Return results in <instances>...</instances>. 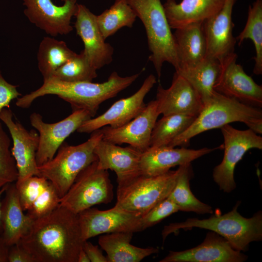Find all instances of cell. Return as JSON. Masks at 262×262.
Returning <instances> with one entry per match:
<instances>
[{
  "instance_id": "cell-22",
  "label": "cell",
  "mask_w": 262,
  "mask_h": 262,
  "mask_svg": "<svg viewBox=\"0 0 262 262\" xmlns=\"http://www.w3.org/2000/svg\"><path fill=\"white\" fill-rule=\"evenodd\" d=\"M218 147H204L199 149L168 146L149 147L142 152L140 160L141 174L156 176L165 174L173 167L191 163Z\"/></svg>"
},
{
  "instance_id": "cell-25",
  "label": "cell",
  "mask_w": 262,
  "mask_h": 262,
  "mask_svg": "<svg viewBox=\"0 0 262 262\" xmlns=\"http://www.w3.org/2000/svg\"><path fill=\"white\" fill-rule=\"evenodd\" d=\"M173 35L179 61V69L194 66L205 58L207 44L203 22L176 29Z\"/></svg>"
},
{
  "instance_id": "cell-30",
  "label": "cell",
  "mask_w": 262,
  "mask_h": 262,
  "mask_svg": "<svg viewBox=\"0 0 262 262\" xmlns=\"http://www.w3.org/2000/svg\"><path fill=\"white\" fill-rule=\"evenodd\" d=\"M137 16L126 0H115L109 9L96 16L98 27L106 39L124 27H132Z\"/></svg>"
},
{
  "instance_id": "cell-23",
  "label": "cell",
  "mask_w": 262,
  "mask_h": 262,
  "mask_svg": "<svg viewBox=\"0 0 262 262\" xmlns=\"http://www.w3.org/2000/svg\"><path fill=\"white\" fill-rule=\"evenodd\" d=\"M225 0H166L164 11L171 29H177L186 25L203 22L222 7Z\"/></svg>"
},
{
  "instance_id": "cell-27",
  "label": "cell",
  "mask_w": 262,
  "mask_h": 262,
  "mask_svg": "<svg viewBox=\"0 0 262 262\" xmlns=\"http://www.w3.org/2000/svg\"><path fill=\"white\" fill-rule=\"evenodd\" d=\"M220 70L217 60L205 57L196 65L179 69L175 72L185 79L200 96L203 104L211 97Z\"/></svg>"
},
{
  "instance_id": "cell-3",
  "label": "cell",
  "mask_w": 262,
  "mask_h": 262,
  "mask_svg": "<svg viewBox=\"0 0 262 262\" xmlns=\"http://www.w3.org/2000/svg\"><path fill=\"white\" fill-rule=\"evenodd\" d=\"M238 206L223 215L216 214L201 220L190 218L183 222L166 225L162 232L163 241L169 234L180 229L198 228L219 234L237 250L246 251L251 242L262 239V213L259 211L252 217L246 218L238 212Z\"/></svg>"
},
{
  "instance_id": "cell-7",
  "label": "cell",
  "mask_w": 262,
  "mask_h": 262,
  "mask_svg": "<svg viewBox=\"0 0 262 262\" xmlns=\"http://www.w3.org/2000/svg\"><path fill=\"white\" fill-rule=\"evenodd\" d=\"M180 169L156 176L140 174L122 184L116 191V208L142 217L167 198L176 183Z\"/></svg>"
},
{
  "instance_id": "cell-32",
  "label": "cell",
  "mask_w": 262,
  "mask_h": 262,
  "mask_svg": "<svg viewBox=\"0 0 262 262\" xmlns=\"http://www.w3.org/2000/svg\"><path fill=\"white\" fill-rule=\"evenodd\" d=\"M196 117L176 114L163 115L155 122L151 134L150 147L167 146L187 129Z\"/></svg>"
},
{
  "instance_id": "cell-17",
  "label": "cell",
  "mask_w": 262,
  "mask_h": 262,
  "mask_svg": "<svg viewBox=\"0 0 262 262\" xmlns=\"http://www.w3.org/2000/svg\"><path fill=\"white\" fill-rule=\"evenodd\" d=\"M74 16L76 33L83 42L82 51L91 65L98 70L110 64L113 61L114 48L105 42L98 27L96 15L85 5L78 4Z\"/></svg>"
},
{
  "instance_id": "cell-44",
  "label": "cell",
  "mask_w": 262,
  "mask_h": 262,
  "mask_svg": "<svg viewBox=\"0 0 262 262\" xmlns=\"http://www.w3.org/2000/svg\"><path fill=\"white\" fill-rule=\"evenodd\" d=\"M9 184L4 186L1 189H0V233L2 232V223H1V197L2 194L5 193Z\"/></svg>"
},
{
  "instance_id": "cell-29",
  "label": "cell",
  "mask_w": 262,
  "mask_h": 262,
  "mask_svg": "<svg viewBox=\"0 0 262 262\" xmlns=\"http://www.w3.org/2000/svg\"><path fill=\"white\" fill-rule=\"evenodd\" d=\"M179 167L180 171L176 183L168 197L177 205L179 211L198 214L212 213V208L196 198L190 189L189 181L192 175L191 163Z\"/></svg>"
},
{
  "instance_id": "cell-15",
  "label": "cell",
  "mask_w": 262,
  "mask_h": 262,
  "mask_svg": "<svg viewBox=\"0 0 262 262\" xmlns=\"http://www.w3.org/2000/svg\"><path fill=\"white\" fill-rule=\"evenodd\" d=\"M0 119L7 127L13 140L11 151L18 173L16 181H20L32 176H39L36 161L39 133L33 130L29 131L19 122H15L10 108H4L1 111Z\"/></svg>"
},
{
  "instance_id": "cell-19",
  "label": "cell",
  "mask_w": 262,
  "mask_h": 262,
  "mask_svg": "<svg viewBox=\"0 0 262 262\" xmlns=\"http://www.w3.org/2000/svg\"><path fill=\"white\" fill-rule=\"evenodd\" d=\"M247 256L235 249L223 237L209 232L198 246L181 251H172L160 262H243Z\"/></svg>"
},
{
  "instance_id": "cell-37",
  "label": "cell",
  "mask_w": 262,
  "mask_h": 262,
  "mask_svg": "<svg viewBox=\"0 0 262 262\" xmlns=\"http://www.w3.org/2000/svg\"><path fill=\"white\" fill-rule=\"evenodd\" d=\"M179 211L177 205L167 197L141 217L142 230L156 225Z\"/></svg>"
},
{
  "instance_id": "cell-20",
  "label": "cell",
  "mask_w": 262,
  "mask_h": 262,
  "mask_svg": "<svg viewBox=\"0 0 262 262\" xmlns=\"http://www.w3.org/2000/svg\"><path fill=\"white\" fill-rule=\"evenodd\" d=\"M156 100L158 112L163 115L176 114L197 116L204 105L197 92L176 72L169 88L158 85Z\"/></svg>"
},
{
  "instance_id": "cell-5",
  "label": "cell",
  "mask_w": 262,
  "mask_h": 262,
  "mask_svg": "<svg viewBox=\"0 0 262 262\" xmlns=\"http://www.w3.org/2000/svg\"><path fill=\"white\" fill-rule=\"evenodd\" d=\"M261 118V108L243 104L214 91L192 124L166 146H186L193 137L208 130L221 128L233 122H242L246 125Z\"/></svg>"
},
{
  "instance_id": "cell-40",
  "label": "cell",
  "mask_w": 262,
  "mask_h": 262,
  "mask_svg": "<svg viewBox=\"0 0 262 262\" xmlns=\"http://www.w3.org/2000/svg\"><path fill=\"white\" fill-rule=\"evenodd\" d=\"M82 248L88 256L90 262H108L106 256L103 254L98 246L93 245L88 240L84 241Z\"/></svg>"
},
{
  "instance_id": "cell-9",
  "label": "cell",
  "mask_w": 262,
  "mask_h": 262,
  "mask_svg": "<svg viewBox=\"0 0 262 262\" xmlns=\"http://www.w3.org/2000/svg\"><path fill=\"white\" fill-rule=\"evenodd\" d=\"M220 129L224 137V154L221 163L214 168L213 177L220 190L229 193L236 187L235 166L250 149H262V137L249 129L240 130L229 124Z\"/></svg>"
},
{
  "instance_id": "cell-10",
  "label": "cell",
  "mask_w": 262,
  "mask_h": 262,
  "mask_svg": "<svg viewBox=\"0 0 262 262\" xmlns=\"http://www.w3.org/2000/svg\"><path fill=\"white\" fill-rule=\"evenodd\" d=\"M238 56L233 52L219 62L220 70L213 90L243 104L262 107V86L256 83L237 63Z\"/></svg>"
},
{
  "instance_id": "cell-12",
  "label": "cell",
  "mask_w": 262,
  "mask_h": 262,
  "mask_svg": "<svg viewBox=\"0 0 262 262\" xmlns=\"http://www.w3.org/2000/svg\"><path fill=\"white\" fill-rule=\"evenodd\" d=\"M78 214L84 241L102 234L142 231V217L115 206L107 210L91 207Z\"/></svg>"
},
{
  "instance_id": "cell-14",
  "label": "cell",
  "mask_w": 262,
  "mask_h": 262,
  "mask_svg": "<svg viewBox=\"0 0 262 262\" xmlns=\"http://www.w3.org/2000/svg\"><path fill=\"white\" fill-rule=\"evenodd\" d=\"M156 83V77L150 74L134 94L116 101L98 116L86 120L77 131L81 133H91L107 125L117 128L127 123L145 109L146 105L144 98Z\"/></svg>"
},
{
  "instance_id": "cell-33",
  "label": "cell",
  "mask_w": 262,
  "mask_h": 262,
  "mask_svg": "<svg viewBox=\"0 0 262 262\" xmlns=\"http://www.w3.org/2000/svg\"><path fill=\"white\" fill-rule=\"evenodd\" d=\"M97 70L82 50L59 67L50 77L70 82H92L98 76Z\"/></svg>"
},
{
  "instance_id": "cell-39",
  "label": "cell",
  "mask_w": 262,
  "mask_h": 262,
  "mask_svg": "<svg viewBox=\"0 0 262 262\" xmlns=\"http://www.w3.org/2000/svg\"><path fill=\"white\" fill-rule=\"evenodd\" d=\"M8 262H34L31 255L18 243L9 246Z\"/></svg>"
},
{
  "instance_id": "cell-26",
  "label": "cell",
  "mask_w": 262,
  "mask_h": 262,
  "mask_svg": "<svg viewBox=\"0 0 262 262\" xmlns=\"http://www.w3.org/2000/svg\"><path fill=\"white\" fill-rule=\"evenodd\" d=\"M133 233L116 232L98 238V243L106 253L108 262H139L159 252L157 248H142L131 244Z\"/></svg>"
},
{
  "instance_id": "cell-24",
  "label": "cell",
  "mask_w": 262,
  "mask_h": 262,
  "mask_svg": "<svg viewBox=\"0 0 262 262\" xmlns=\"http://www.w3.org/2000/svg\"><path fill=\"white\" fill-rule=\"evenodd\" d=\"M1 200V237L10 246L19 242L30 229L34 220L24 213L15 184H9Z\"/></svg>"
},
{
  "instance_id": "cell-43",
  "label": "cell",
  "mask_w": 262,
  "mask_h": 262,
  "mask_svg": "<svg viewBox=\"0 0 262 262\" xmlns=\"http://www.w3.org/2000/svg\"><path fill=\"white\" fill-rule=\"evenodd\" d=\"M77 262H90L88 256L82 248L79 253Z\"/></svg>"
},
{
  "instance_id": "cell-8",
  "label": "cell",
  "mask_w": 262,
  "mask_h": 262,
  "mask_svg": "<svg viewBox=\"0 0 262 262\" xmlns=\"http://www.w3.org/2000/svg\"><path fill=\"white\" fill-rule=\"evenodd\" d=\"M97 160L80 173L67 193L60 198L59 205L78 214L96 205L112 201L113 186L109 173L98 167Z\"/></svg>"
},
{
  "instance_id": "cell-2",
  "label": "cell",
  "mask_w": 262,
  "mask_h": 262,
  "mask_svg": "<svg viewBox=\"0 0 262 262\" xmlns=\"http://www.w3.org/2000/svg\"><path fill=\"white\" fill-rule=\"evenodd\" d=\"M139 76V74H136L123 77L114 71L106 82L102 83L70 82L49 77L44 79L43 84L37 90L18 98L16 104L19 107L27 108L39 97L55 95L69 103L73 111L84 110L93 117L103 102L115 97Z\"/></svg>"
},
{
  "instance_id": "cell-4",
  "label": "cell",
  "mask_w": 262,
  "mask_h": 262,
  "mask_svg": "<svg viewBox=\"0 0 262 262\" xmlns=\"http://www.w3.org/2000/svg\"><path fill=\"white\" fill-rule=\"evenodd\" d=\"M126 0L145 28L151 52L148 59L152 63L159 79L164 62L170 64L178 70L180 65L174 37L161 0Z\"/></svg>"
},
{
  "instance_id": "cell-42",
  "label": "cell",
  "mask_w": 262,
  "mask_h": 262,
  "mask_svg": "<svg viewBox=\"0 0 262 262\" xmlns=\"http://www.w3.org/2000/svg\"><path fill=\"white\" fill-rule=\"evenodd\" d=\"M9 247V246L5 243L1 236H0V262H8Z\"/></svg>"
},
{
  "instance_id": "cell-18",
  "label": "cell",
  "mask_w": 262,
  "mask_h": 262,
  "mask_svg": "<svg viewBox=\"0 0 262 262\" xmlns=\"http://www.w3.org/2000/svg\"><path fill=\"white\" fill-rule=\"evenodd\" d=\"M237 0H225L224 4L215 15L203 22L206 40V58L220 62L234 52L236 43L233 35V8Z\"/></svg>"
},
{
  "instance_id": "cell-6",
  "label": "cell",
  "mask_w": 262,
  "mask_h": 262,
  "mask_svg": "<svg viewBox=\"0 0 262 262\" xmlns=\"http://www.w3.org/2000/svg\"><path fill=\"white\" fill-rule=\"evenodd\" d=\"M92 133L86 142L77 146L64 142L51 160L38 166L39 176L51 183L60 198L67 193L80 173L98 160L94 151L103 134L100 129Z\"/></svg>"
},
{
  "instance_id": "cell-28",
  "label": "cell",
  "mask_w": 262,
  "mask_h": 262,
  "mask_svg": "<svg viewBox=\"0 0 262 262\" xmlns=\"http://www.w3.org/2000/svg\"><path fill=\"white\" fill-rule=\"evenodd\" d=\"M76 54L65 41L52 37H44L39 44L37 55L38 67L43 79L51 77L59 67Z\"/></svg>"
},
{
  "instance_id": "cell-16",
  "label": "cell",
  "mask_w": 262,
  "mask_h": 262,
  "mask_svg": "<svg viewBox=\"0 0 262 262\" xmlns=\"http://www.w3.org/2000/svg\"><path fill=\"white\" fill-rule=\"evenodd\" d=\"M159 115L157 101L151 100L139 115L125 125L117 128H101L102 139L116 145L128 144L143 152L150 147L151 132Z\"/></svg>"
},
{
  "instance_id": "cell-36",
  "label": "cell",
  "mask_w": 262,
  "mask_h": 262,
  "mask_svg": "<svg viewBox=\"0 0 262 262\" xmlns=\"http://www.w3.org/2000/svg\"><path fill=\"white\" fill-rule=\"evenodd\" d=\"M60 199L55 188L49 181L44 190L27 211V214L33 220L44 216L59 206Z\"/></svg>"
},
{
  "instance_id": "cell-34",
  "label": "cell",
  "mask_w": 262,
  "mask_h": 262,
  "mask_svg": "<svg viewBox=\"0 0 262 262\" xmlns=\"http://www.w3.org/2000/svg\"><path fill=\"white\" fill-rule=\"evenodd\" d=\"M11 140L0 122V189L16 181L18 176L16 161L10 150Z\"/></svg>"
},
{
  "instance_id": "cell-11",
  "label": "cell",
  "mask_w": 262,
  "mask_h": 262,
  "mask_svg": "<svg viewBox=\"0 0 262 262\" xmlns=\"http://www.w3.org/2000/svg\"><path fill=\"white\" fill-rule=\"evenodd\" d=\"M91 117L86 110H77L59 122L48 123L43 121L39 114H32L30 116L31 124L38 131L39 135V146L36 153L37 166L51 160L65 139Z\"/></svg>"
},
{
  "instance_id": "cell-21",
  "label": "cell",
  "mask_w": 262,
  "mask_h": 262,
  "mask_svg": "<svg viewBox=\"0 0 262 262\" xmlns=\"http://www.w3.org/2000/svg\"><path fill=\"white\" fill-rule=\"evenodd\" d=\"M94 153L98 167L114 171L118 184L140 175V160L142 152L131 146L121 147L101 139L96 145Z\"/></svg>"
},
{
  "instance_id": "cell-35",
  "label": "cell",
  "mask_w": 262,
  "mask_h": 262,
  "mask_svg": "<svg viewBox=\"0 0 262 262\" xmlns=\"http://www.w3.org/2000/svg\"><path fill=\"white\" fill-rule=\"evenodd\" d=\"M49 182L46 178L37 176H32L20 181H16L15 185L24 211H28L30 209Z\"/></svg>"
},
{
  "instance_id": "cell-31",
  "label": "cell",
  "mask_w": 262,
  "mask_h": 262,
  "mask_svg": "<svg viewBox=\"0 0 262 262\" xmlns=\"http://www.w3.org/2000/svg\"><path fill=\"white\" fill-rule=\"evenodd\" d=\"M236 41L240 45L246 39L253 42L255 56L253 73L257 75L262 74V0H256L248 7L246 25L237 37Z\"/></svg>"
},
{
  "instance_id": "cell-1",
  "label": "cell",
  "mask_w": 262,
  "mask_h": 262,
  "mask_svg": "<svg viewBox=\"0 0 262 262\" xmlns=\"http://www.w3.org/2000/svg\"><path fill=\"white\" fill-rule=\"evenodd\" d=\"M84 241L78 214L59 205L34 220L18 243L34 262H77Z\"/></svg>"
},
{
  "instance_id": "cell-38",
  "label": "cell",
  "mask_w": 262,
  "mask_h": 262,
  "mask_svg": "<svg viewBox=\"0 0 262 262\" xmlns=\"http://www.w3.org/2000/svg\"><path fill=\"white\" fill-rule=\"evenodd\" d=\"M17 86L8 82L0 71V112L4 108L9 109L11 101L21 96Z\"/></svg>"
},
{
  "instance_id": "cell-13",
  "label": "cell",
  "mask_w": 262,
  "mask_h": 262,
  "mask_svg": "<svg viewBox=\"0 0 262 262\" xmlns=\"http://www.w3.org/2000/svg\"><path fill=\"white\" fill-rule=\"evenodd\" d=\"M62 5L51 0H23L28 20L51 36L65 35L73 30L71 19L76 12L77 0H62Z\"/></svg>"
},
{
  "instance_id": "cell-41",
  "label": "cell",
  "mask_w": 262,
  "mask_h": 262,
  "mask_svg": "<svg viewBox=\"0 0 262 262\" xmlns=\"http://www.w3.org/2000/svg\"><path fill=\"white\" fill-rule=\"evenodd\" d=\"M246 125L249 129L256 134H262V118L252 120L247 123Z\"/></svg>"
}]
</instances>
